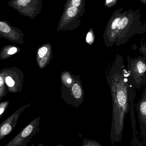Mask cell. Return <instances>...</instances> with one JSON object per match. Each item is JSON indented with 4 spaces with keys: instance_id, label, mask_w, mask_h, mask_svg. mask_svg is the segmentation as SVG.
Masks as SVG:
<instances>
[{
    "instance_id": "obj_21",
    "label": "cell",
    "mask_w": 146,
    "mask_h": 146,
    "mask_svg": "<svg viewBox=\"0 0 146 146\" xmlns=\"http://www.w3.org/2000/svg\"><path fill=\"white\" fill-rule=\"evenodd\" d=\"M3 36H2V35H1V34H0V38H2Z\"/></svg>"
},
{
    "instance_id": "obj_18",
    "label": "cell",
    "mask_w": 146,
    "mask_h": 146,
    "mask_svg": "<svg viewBox=\"0 0 146 146\" xmlns=\"http://www.w3.org/2000/svg\"><path fill=\"white\" fill-rule=\"evenodd\" d=\"M92 35L91 33L89 32L87 33V36L86 37V41L87 42H90L92 40Z\"/></svg>"
},
{
    "instance_id": "obj_16",
    "label": "cell",
    "mask_w": 146,
    "mask_h": 146,
    "mask_svg": "<svg viewBox=\"0 0 146 146\" xmlns=\"http://www.w3.org/2000/svg\"><path fill=\"white\" fill-rule=\"evenodd\" d=\"M141 111L142 115L146 116V103L145 101H144L141 105Z\"/></svg>"
},
{
    "instance_id": "obj_9",
    "label": "cell",
    "mask_w": 146,
    "mask_h": 146,
    "mask_svg": "<svg viewBox=\"0 0 146 146\" xmlns=\"http://www.w3.org/2000/svg\"><path fill=\"white\" fill-rule=\"evenodd\" d=\"M72 92L74 96L76 98L79 99L81 97L82 94L81 88L78 84H74L72 88Z\"/></svg>"
},
{
    "instance_id": "obj_12",
    "label": "cell",
    "mask_w": 146,
    "mask_h": 146,
    "mask_svg": "<svg viewBox=\"0 0 146 146\" xmlns=\"http://www.w3.org/2000/svg\"><path fill=\"white\" fill-rule=\"evenodd\" d=\"M128 19L126 17H123L122 19H121L117 28L118 30H122L127 26V25L128 24Z\"/></svg>"
},
{
    "instance_id": "obj_4",
    "label": "cell",
    "mask_w": 146,
    "mask_h": 146,
    "mask_svg": "<svg viewBox=\"0 0 146 146\" xmlns=\"http://www.w3.org/2000/svg\"><path fill=\"white\" fill-rule=\"evenodd\" d=\"M0 34L6 39L20 44L24 43V34L19 28L11 25L6 20H0Z\"/></svg>"
},
{
    "instance_id": "obj_19",
    "label": "cell",
    "mask_w": 146,
    "mask_h": 146,
    "mask_svg": "<svg viewBox=\"0 0 146 146\" xmlns=\"http://www.w3.org/2000/svg\"><path fill=\"white\" fill-rule=\"evenodd\" d=\"M114 1H115V0H106V4H109V3H111L112 2Z\"/></svg>"
},
{
    "instance_id": "obj_2",
    "label": "cell",
    "mask_w": 146,
    "mask_h": 146,
    "mask_svg": "<svg viewBox=\"0 0 146 146\" xmlns=\"http://www.w3.org/2000/svg\"><path fill=\"white\" fill-rule=\"evenodd\" d=\"M40 117L33 120L5 146H27L39 131Z\"/></svg>"
},
{
    "instance_id": "obj_5",
    "label": "cell",
    "mask_w": 146,
    "mask_h": 146,
    "mask_svg": "<svg viewBox=\"0 0 146 146\" xmlns=\"http://www.w3.org/2000/svg\"><path fill=\"white\" fill-rule=\"evenodd\" d=\"M31 104L30 103L20 107L0 124V141L11 133L16 127L18 119L22 112Z\"/></svg>"
},
{
    "instance_id": "obj_14",
    "label": "cell",
    "mask_w": 146,
    "mask_h": 146,
    "mask_svg": "<svg viewBox=\"0 0 146 146\" xmlns=\"http://www.w3.org/2000/svg\"><path fill=\"white\" fill-rule=\"evenodd\" d=\"M137 68L140 73H145L146 70V65L142 62H139L137 64Z\"/></svg>"
},
{
    "instance_id": "obj_6",
    "label": "cell",
    "mask_w": 146,
    "mask_h": 146,
    "mask_svg": "<svg viewBox=\"0 0 146 146\" xmlns=\"http://www.w3.org/2000/svg\"><path fill=\"white\" fill-rule=\"evenodd\" d=\"M51 55V48L49 44H43L38 48L36 60L38 66L41 69L44 68L49 63Z\"/></svg>"
},
{
    "instance_id": "obj_1",
    "label": "cell",
    "mask_w": 146,
    "mask_h": 146,
    "mask_svg": "<svg viewBox=\"0 0 146 146\" xmlns=\"http://www.w3.org/2000/svg\"><path fill=\"white\" fill-rule=\"evenodd\" d=\"M7 5L23 16L34 19L41 12L42 0H10Z\"/></svg>"
},
{
    "instance_id": "obj_15",
    "label": "cell",
    "mask_w": 146,
    "mask_h": 146,
    "mask_svg": "<svg viewBox=\"0 0 146 146\" xmlns=\"http://www.w3.org/2000/svg\"><path fill=\"white\" fill-rule=\"evenodd\" d=\"M121 20V18H117L114 19V20L112 22V25L111 26V28L112 30H115L117 27V25H118Z\"/></svg>"
},
{
    "instance_id": "obj_20",
    "label": "cell",
    "mask_w": 146,
    "mask_h": 146,
    "mask_svg": "<svg viewBox=\"0 0 146 146\" xmlns=\"http://www.w3.org/2000/svg\"><path fill=\"white\" fill-rule=\"evenodd\" d=\"M71 82H72V80H71V79H69H69H67V82L68 83H71Z\"/></svg>"
},
{
    "instance_id": "obj_8",
    "label": "cell",
    "mask_w": 146,
    "mask_h": 146,
    "mask_svg": "<svg viewBox=\"0 0 146 146\" xmlns=\"http://www.w3.org/2000/svg\"><path fill=\"white\" fill-rule=\"evenodd\" d=\"M7 89L4 78L0 72V102L4 97L7 96Z\"/></svg>"
},
{
    "instance_id": "obj_13",
    "label": "cell",
    "mask_w": 146,
    "mask_h": 146,
    "mask_svg": "<svg viewBox=\"0 0 146 146\" xmlns=\"http://www.w3.org/2000/svg\"><path fill=\"white\" fill-rule=\"evenodd\" d=\"M125 97H125V94L123 91H120L118 92L117 99H118L119 104L121 105H124L126 103V98Z\"/></svg>"
},
{
    "instance_id": "obj_11",
    "label": "cell",
    "mask_w": 146,
    "mask_h": 146,
    "mask_svg": "<svg viewBox=\"0 0 146 146\" xmlns=\"http://www.w3.org/2000/svg\"><path fill=\"white\" fill-rule=\"evenodd\" d=\"M78 9L75 7H71L68 8L67 11V14L69 17H74L78 13Z\"/></svg>"
},
{
    "instance_id": "obj_10",
    "label": "cell",
    "mask_w": 146,
    "mask_h": 146,
    "mask_svg": "<svg viewBox=\"0 0 146 146\" xmlns=\"http://www.w3.org/2000/svg\"><path fill=\"white\" fill-rule=\"evenodd\" d=\"M9 104V101L7 100L3 101L2 102H0V119L1 118L6 110L7 109Z\"/></svg>"
},
{
    "instance_id": "obj_7",
    "label": "cell",
    "mask_w": 146,
    "mask_h": 146,
    "mask_svg": "<svg viewBox=\"0 0 146 146\" xmlns=\"http://www.w3.org/2000/svg\"><path fill=\"white\" fill-rule=\"evenodd\" d=\"M21 49L19 47L14 45H7L2 48L0 52V59L5 60L19 53Z\"/></svg>"
},
{
    "instance_id": "obj_22",
    "label": "cell",
    "mask_w": 146,
    "mask_h": 146,
    "mask_svg": "<svg viewBox=\"0 0 146 146\" xmlns=\"http://www.w3.org/2000/svg\"></svg>"
},
{
    "instance_id": "obj_17",
    "label": "cell",
    "mask_w": 146,
    "mask_h": 146,
    "mask_svg": "<svg viewBox=\"0 0 146 146\" xmlns=\"http://www.w3.org/2000/svg\"><path fill=\"white\" fill-rule=\"evenodd\" d=\"M81 3V0H72L71 4L72 6L75 7H79Z\"/></svg>"
},
{
    "instance_id": "obj_3",
    "label": "cell",
    "mask_w": 146,
    "mask_h": 146,
    "mask_svg": "<svg viewBox=\"0 0 146 146\" xmlns=\"http://www.w3.org/2000/svg\"><path fill=\"white\" fill-rule=\"evenodd\" d=\"M0 72L4 78L9 92L15 94L21 92L24 74L21 69L13 66L3 68Z\"/></svg>"
}]
</instances>
